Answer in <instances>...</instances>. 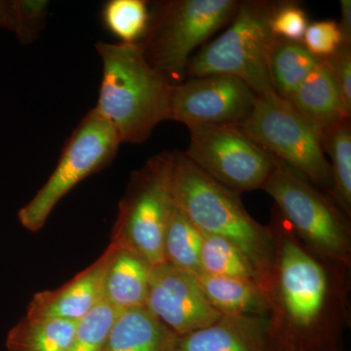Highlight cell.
<instances>
[{"label": "cell", "instance_id": "cell-20", "mask_svg": "<svg viewBox=\"0 0 351 351\" xmlns=\"http://www.w3.org/2000/svg\"><path fill=\"white\" fill-rule=\"evenodd\" d=\"M302 43L277 38L269 60L274 91L288 99L319 63Z\"/></svg>", "mask_w": 351, "mask_h": 351}, {"label": "cell", "instance_id": "cell-10", "mask_svg": "<svg viewBox=\"0 0 351 351\" xmlns=\"http://www.w3.org/2000/svg\"><path fill=\"white\" fill-rule=\"evenodd\" d=\"M186 156L203 172L232 191L263 189L276 156L253 140L239 124L191 127Z\"/></svg>", "mask_w": 351, "mask_h": 351}, {"label": "cell", "instance_id": "cell-1", "mask_svg": "<svg viewBox=\"0 0 351 351\" xmlns=\"http://www.w3.org/2000/svg\"><path fill=\"white\" fill-rule=\"evenodd\" d=\"M270 226L276 244L269 295L274 334L281 341L319 338L341 314V285L339 277L332 271L341 265L307 250L278 212Z\"/></svg>", "mask_w": 351, "mask_h": 351}, {"label": "cell", "instance_id": "cell-26", "mask_svg": "<svg viewBox=\"0 0 351 351\" xmlns=\"http://www.w3.org/2000/svg\"><path fill=\"white\" fill-rule=\"evenodd\" d=\"M15 8V36L20 43L36 40L45 27L49 2L47 0H13Z\"/></svg>", "mask_w": 351, "mask_h": 351}, {"label": "cell", "instance_id": "cell-12", "mask_svg": "<svg viewBox=\"0 0 351 351\" xmlns=\"http://www.w3.org/2000/svg\"><path fill=\"white\" fill-rule=\"evenodd\" d=\"M145 306L177 336L221 317L208 302L197 276L166 262L152 265Z\"/></svg>", "mask_w": 351, "mask_h": 351}, {"label": "cell", "instance_id": "cell-3", "mask_svg": "<svg viewBox=\"0 0 351 351\" xmlns=\"http://www.w3.org/2000/svg\"><path fill=\"white\" fill-rule=\"evenodd\" d=\"M103 63L93 108L117 131L121 143L142 144L169 120L173 84L147 62L140 43L96 44Z\"/></svg>", "mask_w": 351, "mask_h": 351}, {"label": "cell", "instance_id": "cell-6", "mask_svg": "<svg viewBox=\"0 0 351 351\" xmlns=\"http://www.w3.org/2000/svg\"><path fill=\"white\" fill-rule=\"evenodd\" d=\"M237 0H168L156 2L140 41L147 62L173 85L184 82L191 54L232 22Z\"/></svg>", "mask_w": 351, "mask_h": 351}, {"label": "cell", "instance_id": "cell-29", "mask_svg": "<svg viewBox=\"0 0 351 351\" xmlns=\"http://www.w3.org/2000/svg\"><path fill=\"white\" fill-rule=\"evenodd\" d=\"M351 44L343 43L336 52L322 58L334 78L341 100L351 113Z\"/></svg>", "mask_w": 351, "mask_h": 351}, {"label": "cell", "instance_id": "cell-23", "mask_svg": "<svg viewBox=\"0 0 351 351\" xmlns=\"http://www.w3.org/2000/svg\"><path fill=\"white\" fill-rule=\"evenodd\" d=\"M200 265L202 274L241 279L256 284L262 290L250 261L228 240L202 232Z\"/></svg>", "mask_w": 351, "mask_h": 351}, {"label": "cell", "instance_id": "cell-28", "mask_svg": "<svg viewBox=\"0 0 351 351\" xmlns=\"http://www.w3.org/2000/svg\"><path fill=\"white\" fill-rule=\"evenodd\" d=\"M343 43L339 23L334 20L317 21L307 27L302 44L313 56L326 58L336 52Z\"/></svg>", "mask_w": 351, "mask_h": 351}, {"label": "cell", "instance_id": "cell-15", "mask_svg": "<svg viewBox=\"0 0 351 351\" xmlns=\"http://www.w3.org/2000/svg\"><path fill=\"white\" fill-rule=\"evenodd\" d=\"M313 123L321 135L332 127L350 119L338 87L322 59L294 93L286 99Z\"/></svg>", "mask_w": 351, "mask_h": 351}, {"label": "cell", "instance_id": "cell-25", "mask_svg": "<svg viewBox=\"0 0 351 351\" xmlns=\"http://www.w3.org/2000/svg\"><path fill=\"white\" fill-rule=\"evenodd\" d=\"M122 311L101 299L78 321L75 337L66 351H101L113 323Z\"/></svg>", "mask_w": 351, "mask_h": 351}, {"label": "cell", "instance_id": "cell-2", "mask_svg": "<svg viewBox=\"0 0 351 351\" xmlns=\"http://www.w3.org/2000/svg\"><path fill=\"white\" fill-rule=\"evenodd\" d=\"M173 193L201 232L228 240L250 261L269 302L276 244L271 226H263L242 204L240 193L215 181L184 152H173Z\"/></svg>", "mask_w": 351, "mask_h": 351}, {"label": "cell", "instance_id": "cell-14", "mask_svg": "<svg viewBox=\"0 0 351 351\" xmlns=\"http://www.w3.org/2000/svg\"><path fill=\"white\" fill-rule=\"evenodd\" d=\"M269 316L221 315L209 326L178 336L171 351H274Z\"/></svg>", "mask_w": 351, "mask_h": 351}, {"label": "cell", "instance_id": "cell-16", "mask_svg": "<svg viewBox=\"0 0 351 351\" xmlns=\"http://www.w3.org/2000/svg\"><path fill=\"white\" fill-rule=\"evenodd\" d=\"M112 243L114 249L104 281L103 300L119 309L144 306L152 265L136 252Z\"/></svg>", "mask_w": 351, "mask_h": 351}, {"label": "cell", "instance_id": "cell-32", "mask_svg": "<svg viewBox=\"0 0 351 351\" xmlns=\"http://www.w3.org/2000/svg\"><path fill=\"white\" fill-rule=\"evenodd\" d=\"M295 351H311V350H295Z\"/></svg>", "mask_w": 351, "mask_h": 351}, {"label": "cell", "instance_id": "cell-24", "mask_svg": "<svg viewBox=\"0 0 351 351\" xmlns=\"http://www.w3.org/2000/svg\"><path fill=\"white\" fill-rule=\"evenodd\" d=\"M149 18L144 0H110L101 10L106 29L124 43H140L149 27Z\"/></svg>", "mask_w": 351, "mask_h": 351}, {"label": "cell", "instance_id": "cell-4", "mask_svg": "<svg viewBox=\"0 0 351 351\" xmlns=\"http://www.w3.org/2000/svg\"><path fill=\"white\" fill-rule=\"evenodd\" d=\"M263 189L276 201L278 213L307 250L327 262L350 267V221L331 195L276 157Z\"/></svg>", "mask_w": 351, "mask_h": 351}, {"label": "cell", "instance_id": "cell-7", "mask_svg": "<svg viewBox=\"0 0 351 351\" xmlns=\"http://www.w3.org/2000/svg\"><path fill=\"white\" fill-rule=\"evenodd\" d=\"M175 207L173 154L162 152L132 173L112 241L136 252L152 265L164 263V237Z\"/></svg>", "mask_w": 351, "mask_h": 351}, {"label": "cell", "instance_id": "cell-17", "mask_svg": "<svg viewBox=\"0 0 351 351\" xmlns=\"http://www.w3.org/2000/svg\"><path fill=\"white\" fill-rule=\"evenodd\" d=\"M177 335L144 306L123 309L101 351H171Z\"/></svg>", "mask_w": 351, "mask_h": 351}, {"label": "cell", "instance_id": "cell-9", "mask_svg": "<svg viewBox=\"0 0 351 351\" xmlns=\"http://www.w3.org/2000/svg\"><path fill=\"white\" fill-rule=\"evenodd\" d=\"M121 141L117 131L94 110L83 117L64 147L54 172L18 213L21 225L36 232L76 184L112 162Z\"/></svg>", "mask_w": 351, "mask_h": 351}, {"label": "cell", "instance_id": "cell-22", "mask_svg": "<svg viewBox=\"0 0 351 351\" xmlns=\"http://www.w3.org/2000/svg\"><path fill=\"white\" fill-rule=\"evenodd\" d=\"M201 246L202 232L176 204L164 237V262L198 276L202 274Z\"/></svg>", "mask_w": 351, "mask_h": 351}, {"label": "cell", "instance_id": "cell-31", "mask_svg": "<svg viewBox=\"0 0 351 351\" xmlns=\"http://www.w3.org/2000/svg\"><path fill=\"white\" fill-rule=\"evenodd\" d=\"M341 21L339 25L343 34V43L351 44V1L350 0H341Z\"/></svg>", "mask_w": 351, "mask_h": 351}, {"label": "cell", "instance_id": "cell-27", "mask_svg": "<svg viewBox=\"0 0 351 351\" xmlns=\"http://www.w3.org/2000/svg\"><path fill=\"white\" fill-rule=\"evenodd\" d=\"M309 22L306 11L295 1H278L270 27L274 36L279 38L302 43Z\"/></svg>", "mask_w": 351, "mask_h": 351}, {"label": "cell", "instance_id": "cell-11", "mask_svg": "<svg viewBox=\"0 0 351 351\" xmlns=\"http://www.w3.org/2000/svg\"><path fill=\"white\" fill-rule=\"evenodd\" d=\"M258 95L228 75L191 77L173 85L169 120L188 126L239 124L252 112Z\"/></svg>", "mask_w": 351, "mask_h": 351}, {"label": "cell", "instance_id": "cell-30", "mask_svg": "<svg viewBox=\"0 0 351 351\" xmlns=\"http://www.w3.org/2000/svg\"><path fill=\"white\" fill-rule=\"evenodd\" d=\"M0 27L15 32L16 16L13 0H0Z\"/></svg>", "mask_w": 351, "mask_h": 351}, {"label": "cell", "instance_id": "cell-5", "mask_svg": "<svg viewBox=\"0 0 351 351\" xmlns=\"http://www.w3.org/2000/svg\"><path fill=\"white\" fill-rule=\"evenodd\" d=\"M278 1H240L230 27L189 60L186 75H228L246 83L256 94L274 91L269 71L277 39L270 27Z\"/></svg>", "mask_w": 351, "mask_h": 351}, {"label": "cell", "instance_id": "cell-8", "mask_svg": "<svg viewBox=\"0 0 351 351\" xmlns=\"http://www.w3.org/2000/svg\"><path fill=\"white\" fill-rule=\"evenodd\" d=\"M239 125L265 151L331 193V165L320 131L290 101L276 91L258 95L250 114Z\"/></svg>", "mask_w": 351, "mask_h": 351}, {"label": "cell", "instance_id": "cell-18", "mask_svg": "<svg viewBox=\"0 0 351 351\" xmlns=\"http://www.w3.org/2000/svg\"><path fill=\"white\" fill-rule=\"evenodd\" d=\"M197 279L208 302L221 315L269 316V302L256 284L207 274Z\"/></svg>", "mask_w": 351, "mask_h": 351}, {"label": "cell", "instance_id": "cell-19", "mask_svg": "<svg viewBox=\"0 0 351 351\" xmlns=\"http://www.w3.org/2000/svg\"><path fill=\"white\" fill-rule=\"evenodd\" d=\"M78 321L25 317L8 332V351H66Z\"/></svg>", "mask_w": 351, "mask_h": 351}, {"label": "cell", "instance_id": "cell-13", "mask_svg": "<svg viewBox=\"0 0 351 351\" xmlns=\"http://www.w3.org/2000/svg\"><path fill=\"white\" fill-rule=\"evenodd\" d=\"M114 245L62 287L38 293L27 307L25 317L32 319L80 321L103 299L104 281Z\"/></svg>", "mask_w": 351, "mask_h": 351}, {"label": "cell", "instance_id": "cell-21", "mask_svg": "<svg viewBox=\"0 0 351 351\" xmlns=\"http://www.w3.org/2000/svg\"><path fill=\"white\" fill-rule=\"evenodd\" d=\"M324 152L331 157L330 195L350 218L351 215V125L343 120L321 135Z\"/></svg>", "mask_w": 351, "mask_h": 351}]
</instances>
